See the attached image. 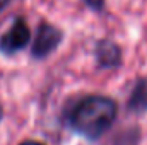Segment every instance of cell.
Segmentation results:
<instances>
[{
	"instance_id": "2",
	"label": "cell",
	"mask_w": 147,
	"mask_h": 145,
	"mask_svg": "<svg viewBox=\"0 0 147 145\" xmlns=\"http://www.w3.org/2000/svg\"><path fill=\"white\" fill-rule=\"evenodd\" d=\"M31 38V31L24 19H16L14 24L0 36V51L5 55H14L22 50Z\"/></svg>"
},
{
	"instance_id": "3",
	"label": "cell",
	"mask_w": 147,
	"mask_h": 145,
	"mask_svg": "<svg viewBox=\"0 0 147 145\" xmlns=\"http://www.w3.org/2000/svg\"><path fill=\"white\" fill-rule=\"evenodd\" d=\"M62 39V33L51 26V24H46L43 22L36 31V36H34V43H33V55L36 58H45L46 55H50L60 43Z\"/></svg>"
},
{
	"instance_id": "7",
	"label": "cell",
	"mask_w": 147,
	"mask_h": 145,
	"mask_svg": "<svg viewBox=\"0 0 147 145\" xmlns=\"http://www.w3.org/2000/svg\"><path fill=\"white\" fill-rule=\"evenodd\" d=\"M7 3H9V0H0V10H2V9L7 5Z\"/></svg>"
},
{
	"instance_id": "5",
	"label": "cell",
	"mask_w": 147,
	"mask_h": 145,
	"mask_svg": "<svg viewBox=\"0 0 147 145\" xmlns=\"http://www.w3.org/2000/svg\"><path fill=\"white\" fill-rule=\"evenodd\" d=\"M130 108L135 111H144L147 109V80H140L132 92L130 99Z\"/></svg>"
},
{
	"instance_id": "8",
	"label": "cell",
	"mask_w": 147,
	"mask_h": 145,
	"mask_svg": "<svg viewBox=\"0 0 147 145\" xmlns=\"http://www.w3.org/2000/svg\"><path fill=\"white\" fill-rule=\"evenodd\" d=\"M0 116H2V111H0Z\"/></svg>"
},
{
	"instance_id": "1",
	"label": "cell",
	"mask_w": 147,
	"mask_h": 145,
	"mask_svg": "<svg viewBox=\"0 0 147 145\" xmlns=\"http://www.w3.org/2000/svg\"><path fill=\"white\" fill-rule=\"evenodd\" d=\"M116 118V104L105 96H89L72 111V126L84 137L94 140L101 137Z\"/></svg>"
},
{
	"instance_id": "4",
	"label": "cell",
	"mask_w": 147,
	"mask_h": 145,
	"mask_svg": "<svg viewBox=\"0 0 147 145\" xmlns=\"http://www.w3.org/2000/svg\"><path fill=\"white\" fill-rule=\"evenodd\" d=\"M96 56H98L99 65L113 67V65H118V62H120V50L111 41H101V43H98Z\"/></svg>"
},
{
	"instance_id": "6",
	"label": "cell",
	"mask_w": 147,
	"mask_h": 145,
	"mask_svg": "<svg viewBox=\"0 0 147 145\" xmlns=\"http://www.w3.org/2000/svg\"><path fill=\"white\" fill-rule=\"evenodd\" d=\"M21 145H43V144H39V142H33V140H28V142H22Z\"/></svg>"
}]
</instances>
